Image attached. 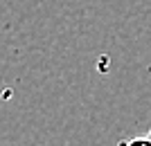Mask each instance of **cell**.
<instances>
[{
	"label": "cell",
	"mask_w": 151,
	"mask_h": 146,
	"mask_svg": "<svg viewBox=\"0 0 151 146\" xmlns=\"http://www.w3.org/2000/svg\"><path fill=\"white\" fill-rule=\"evenodd\" d=\"M124 146H151V135H142V137H133Z\"/></svg>",
	"instance_id": "6da1fadb"
}]
</instances>
